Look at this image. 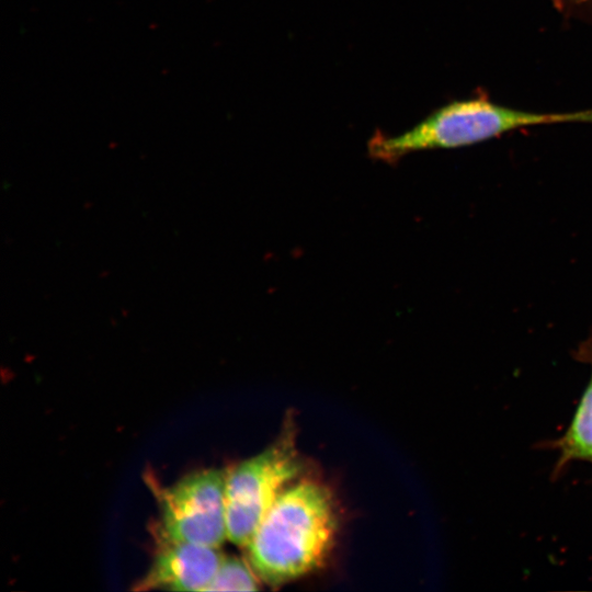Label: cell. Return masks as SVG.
Here are the masks:
<instances>
[{"instance_id": "1", "label": "cell", "mask_w": 592, "mask_h": 592, "mask_svg": "<svg viewBox=\"0 0 592 592\" xmlns=\"http://www.w3.org/2000/svg\"><path fill=\"white\" fill-rule=\"evenodd\" d=\"M338 527L330 489L315 480H296L261 520L246 546L248 560L267 584L296 580L325 563Z\"/></svg>"}, {"instance_id": "5", "label": "cell", "mask_w": 592, "mask_h": 592, "mask_svg": "<svg viewBox=\"0 0 592 592\" xmlns=\"http://www.w3.org/2000/svg\"><path fill=\"white\" fill-rule=\"evenodd\" d=\"M224 557L217 547L156 539L151 565L134 590L205 591Z\"/></svg>"}, {"instance_id": "2", "label": "cell", "mask_w": 592, "mask_h": 592, "mask_svg": "<svg viewBox=\"0 0 592 592\" xmlns=\"http://www.w3.org/2000/svg\"><path fill=\"white\" fill-rule=\"evenodd\" d=\"M566 119L567 114L525 112L486 100L456 101L403 134L389 136L377 130L368 140V153L375 160L394 163L418 150L474 145L516 128Z\"/></svg>"}, {"instance_id": "6", "label": "cell", "mask_w": 592, "mask_h": 592, "mask_svg": "<svg viewBox=\"0 0 592 592\" xmlns=\"http://www.w3.org/2000/svg\"><path fill=\"white\" fill-rule=\"evenodd\" d=\"M557 446L560 454L558 468L573 460L592 462V379Z\"/></svg>"}, {"instance_id": "8", "label": "cell", "mask_w": 592, "mask_h": 592, "mask_svg": "<svg viewBox=\"0 0 592 592\" xmlns=\"http://www.w3.org/2000/svg\"><path fill=\"white\" fill-rule=\"evenodd\" d=\"M567 122L592 123V110L567 114Z\"/></svg>"}, {"instance_id": "4", "label": "cell", "mask_w": 592, "mask_h": 592, "mask_svg": "<svg viewBox=\"0 0 592 592\" xmlns=\"http://www.w3.org/2000/svg\"><path fill=\"white\" fill-rule=\"evenodd\" d=\"M226 470L192 473L159 491L155 538L219 548L227 537Z\"/></svg>"}, {"instance_id": "7", "label": "cell", "mask_w": 592, "mask_h": 592, "mask_svg": "<svg viewBox=\"0 0 592 592\" xmlns=\"http://www.w3.org/2000/svg\"><path fill=\"white\" fill-rule=\"evenodd\" d=\"M258 578L250 562L239 557H224L205 591H254L260 589Z\"/></svg>"}, {"instance_id": "3", "label": "cell", "mask_w": 592, "mask_h": 592, "mask_svg": "<svg viewBox=\"0 0 592 592\" xmlns=\"http://www.w3.org/2000/svg\"><path fill=\"white\" fill-rule=\"evenodd\" d=\"M303 463L291 432L258 455L226 470L225 504L228 539L246 547L261 520L295 482Z\"/></svg>"}]
</instances>
